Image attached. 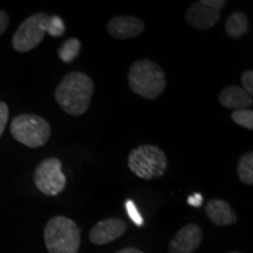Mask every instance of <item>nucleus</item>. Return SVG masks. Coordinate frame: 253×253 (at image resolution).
<instances>
[{
  "label": "nucleus",
  "instance_id": "1",
  "mask_svg": "<svg viewBox=\"0 0 253 253\" xmlns=\"http://www.w3.org/2000/svg\"><path fill=\"white\" fill-rule=\"evenodd\" d=\"M93 93V80L84 73L72 72L65 75L58 84L54 97L63 112L80 116L87 112Z\"/></svg>",
  "mask_w": 253,
  "mask_h": 253
},
{
  "label": "nucleus",
  "instance_id": "2",
  "mask_svg": "<svg viewBox=\"0 0 253 253\" xmlns=\"http://www.w3.org/2000/svg\"><path fill=\"white\" fill-rule=\"evenodd\" d=\"M128 84L135 94L143 99L155 100L166 89L164 71L151 60H138L131 65L128 73Z\"/></svg>",
  "mask_w": 253,
  "mask_h": 253
},
{
  "label": "nucleus",
  "instance_id": "3",
  "mask_svg": "<svg viewBox=\"0 0 253 253\" xmlns=\"http://www.w3.org/2000/svg\"><path fill=\"white\" fill-rule=\"evenodd\" d=\"M43 238L49 253H78L81 244L80 229L75 221L63 216L47 221Z\"/></svg>",
  "mask_w": 253,
  "mask_h": 253
},
{
  "label": "nucleus",
  "instance_id": "4",
  "mask_svg": "<svg viewBox=\"0 0 253 253\" xmlns=\"http://www.w3.org/2000/svg\"><path fill=\"white\" fill-rule=\"evenodd\" d=\"M128 167L137 177L150 181L164 175L168 160L164 151L157 145L142 144L129 154Z\"/></svg>",
  "mask_w": 253,
  "mask_h": 253
},
{
  "label": "nucleus",
  "instance_id": "5",
  "mask_svg": "<svg viewBox=\"0 0 253 253\" xmlns=\"http://www.w3.org/2000/svg\"><path fill=\"white\" fill-rule=\"evenodd\" d=\"M9 131L15 141L28 148H39L49 140L50 125L34 114H21L12 120Z\"/></svg>",
  "mask_w": 253,
  "mask_h": 253
},
{
  "label": "nucleus",
  "instance_id": "6",
  "mask_svg": "<svg viewBox=\"0 0 253 253\" xmlns=\"http://www.w3.org/2000/svg\"><path fill=\"white\" fill-rule=\"evenodd\" d=\"M49 25V15L36 13L28 17L19 25L12 38V46L19 53H26L34 49L45 38Z\"/></svg>",
  "mask_w": 253,
  "mask_h": 253
},
{
  "label": "nucleus",
  "instance_id": "7",
  "mask_svg": "<svg viewBox=\"0 0 253 253\" xmlns=\"http://www.w3.org/2000/svg\"><path fill=\"white\" fill-rule=\"evenodd\" d=\"M34 184L46 196H56L63 191L67 184V178L62 172L61 161L49 157L38 164L34 171Z\"/></svg>",
  "mask_w": 253,
  "mask_h": 253
},
{
  "label": "nucleus",
  "instance_id": "8",
  "mask_svg": "<svg viewBox=\"0 0 253 253\" xmlns=\"http://www.w3.org/2000/svg\"><path fill=\"white\" fill-rule=\"evenodd\" d=\"M225 0H201L188 8L185 20L190 26L199 31L213 27L220 19L221 8L225 7Z\"/></svg>",
  "mask_w": 253,
  "mask_h": 253
},
{
  "label": "nucleus",
  "instance_id": "9",
  "mask_svg": "<svg viewBox=\"0 0 253 253\" xmlns=\"http://www.w3.org/2000/svg\"><path fill=\"white\" fill-rule=\"evenodd\" d=\"M144 30V21L134 15H118L110 19L107 24L109 36L119 40L132 39L143 33Z\"/></svg>",
  "mask_w": 253,
  "mask_h": 253
},
{
  "label": "nucleus",
  "instance_id": "10",
  "mask_svg": "<svg viewBox=\"0 0 253 253\" xmlns=\"http://www.w3.org/2000/svg\"><path fill=\"white\" fill-rule=\"evenodd\" d=\"M203 239V231L197 224L183 226L169 244V253H194Z\"/></svg>",
  "mask_w": 253,
  "mask_h": 253
},
{
  "label": "nucleus",
  "instance_id": "11",
  "mask_svg": "<svg viewBox=\"0 0 253 253\" xmlns=\"http://www.w3.org/2000/svg\"><path fill=\"white\" fill-rule=\"evenodd\" d=\"M126 231V224L120 218H108L95 224L89 232V240L95 245H104L120 238Z\"/></svg>",
  "mask_w": 253,
  "mask_h": 253
},
{
  "label": "nucleus",
  "instance_id": "12",
  "mask_svg": "<svg viewBox=\"0 0 253 253\" xmlns=\"http://www.w3.org/2000/svg\"><path fill=\"white\" fill-rule=\"evenodd\" d=\"M205 213L209 219L218 226L231 225L237 220V214L233 209L223 199H210L205 207Z\"/></svg>",
  "mask_w": 253,
  "mask_h": 253
},
{
  "label": "nucleus",
  "instance_id": "13",
  "mask_svg": "<svg viewBox=\"0 0 253 253\" xmlns=\"http://www.w3.org/2000/svg\"><path fill=\"white\" fill-rule=\"evenodd\" d=\"M218 100L221 106L225 108H232L235 110L246 109L252 106V96L246 93L242 87L239 86H229L225 87L219 93Z\"/></svg>",
  "mask_w": 253,
  "mask_h": 253
},
{
  "label": "nucleus",
  "instance_id": "14",
  "mask_svg": "<svg viewBox=\"0 0 253 253\" xmlns=\"http://www.w3.org/2000/svg\"><path fill=\"white\" fill-rule=\"evenodd\" d=\"M226 34L232 39H238L245 36L249 31V18L243 12H233L225 23Z\"/></svg>",
  "mask_w": 253,
  "mask_h": 253
},
{
  "label": "nucleus",
  "instance_id": "15",
  "mask_svg": "<svg viewBox=\"0 0 253 253\" xmlns=\"http://www.w3.org/2000/svg\"><path fill=\"white\" fill-rule=\"evenodd\" d=\"M239 179L246 185L253 184V153L249 151L240 157L237 166Z\"/></svg>",
  "mask_w": 253,
  "mask_h": 253
},
{
  "label": "nucleus",
  "instance_id": "16",
  "mask_svg": "<svg viewBox=\"0 0 253 253\" xmlns=\"http://www.w3.org/2000/svg\"><path fill=\"white\" fill-rule=\"evenodd\" d=\"M80 50L81 42L78 39L72 38L62 43L58 50V55L63 62H72L79 55Z\"/></svg>",
  "mask_w": 253,
  "mask_h": 253
},
{
  "label": "nucleus",
  "instance_id": "17",
  "mask_svg": "<svg viewBox=\"0 0 253 253\" xmlns=\"http://www.w3.org/2000/svg\"><path fill=\"white\" fill-rule=\"evenodd\" d=\"M231 119L233 122L240 126L252 130L253 129V112L251 109H238L233 110L231 114Z\"/></svg>",
  "mask_w": 253,
  "mask_h": 253
},
{
  "label": "nucleus",
  "instance_id": "18",
  "mask_svg": "<svg viewBox=\"0 0 253 253\" xmlns=\"http://www.w3.org/2000/svg\"><path fill=\"white\" fill-rule=\"evenodd\" d=\"M47 33L54 38L61 37L62 34L65 33V24H63L62 19L58 17V15L49 17V25H48V30H47Z\"/></svg>",
  "mask_w": 253,
  "mask_h": 253
},
{
  "label": "nucleus",
  "instance_id": "19",
  "mask_svg": "<svg viewBox=\"0 0 253 253\" xmlns=\"http://www.w3.org/2000/svg\"><path fill=\"white\" fill-rule=\"evenodd\" d=\"M126 212H128V214H129V217L131 218V220L134 221L136 225H138V226L143 225V218H142L140 212H138L136 205L132 203V201L126 202Z\"/></svg>",
  "mask_w": 253,
  "mask_h": 253
},
{
  "label": "nucleus",
  "instance_id": "20",
  "mask_svg": "<svg viewBox=\"0 0 253 253\" xmlns=\"http://www.w3.org/2000/svg\"><path fill=\"white\" fill-rule=\"evenodd\" d=\"M240 81H242L243 89H244L246 93H248L250 96H252L253 94V72L251 69H248L242 74V78H240Z\"/></svg>",
  "mask_w": 253,
  "mask_h": 253
},
{
  "label": "nucleus",
  "instance_id": "21",
  "mask_svg": "<svg viewBox=\"0 0 253 253\" xmlns=\"http://www.w3.org/2000/svg\"><path fill=\"white\" fill-rule=\"evenodd\" d=\"M7 120H8V107L5 102L0 101V137L2 136V132L5 130V126L7 125Z\"/></svg>",
  "mask_w": 253,
  "mask_h": 253
},
{
  "label": "nucleus",
  "instance_id": "22",
  "mask_svg": "<svg viewBox=\"0 0 253 253\" xmlns=\"http://www.w3.org/2000/svg\"><path fill=\"white\" fill-rule=\"evenodd\" d=\"M9 25V17L5 11L0 9V37L5 33Z\"/></svg>",
  "mask_w": 253,
  "mask_h": 253
},
{
  "label": "nucleus",
  "instance_id": "23",
  "mask_svg": "<svg viewBox=\"0 0 253 253\" xmlns=\"http://www.w3.org/2000/svg\"><path fill=\"white\" fill-rule=\"evenodd\" d=\"M188 204L192 205V207H195V208H199L202 204H203V196H202L201 194H198V192L192 194L191 196H189Z\"/></svg>",
  "mask_w": 253,
  "mask_h": 253
},
{
  "label": "nucleus",
  "instance_id": "24",
  "mask_svg": "<svg viewBox=\"0 0 253 253\" xmlns=\"http://www.w3.org/2000/svg\"><path fill=\"white\" fill-rule=\"evenodd\" d=\"M116 253H143L141 251V250H137L135 248H126V249H123L121 251L116 252Z\"/></svg>",
  "mask_w": 253,
  "mask_h": 253
},
{
  "label": "nucleus",
  "instance_id": "25",
  "mask_svg": "<svg viewBox=\"0 0 253 253\" xmlns=\"http://www.w3.org/2000/svg\"><path fill=\"white\" fill-rule=\"evenodd\" d=\"M230 253H239V252H230Z\"/></svg>",
  "mask_w": 253,
  "mask_h": 253
}]
</instances>
